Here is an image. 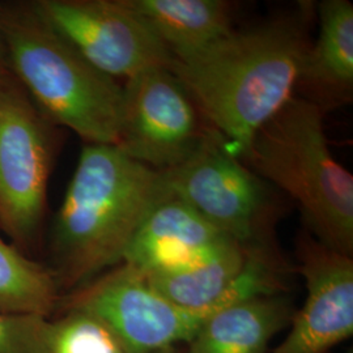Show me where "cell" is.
I'll return each instance as SVG.
<instances>
[{"label":"cell","instance_id":"6da1fadb","mask_svg":"<svg viewBox=\"0 0 353 353\" xmlns=\"http://www.w3.org/2000/svg\"><path fill=\"white\" fill-rule=\"evenodd\" d=\"M314 6L246 30H233L189 59H173L168 70L186 89L207 125L241 157L258 130L296 94L309 50Z\"/></svg>","mask_w":353,"mask_h":353},{"label":"cell","instance_id":"7a4b0ae2","mask_svg":"<svg viewBox=\"0 0 353 353\" xmlns=\"http://www.w3.org/2000/svg\"><path fill=\"white\" fill-rule=\"evenodd\" d=\"M168 195L163 172L115 145L85 144L51 233V272L59 290L72 292L121 265L144 220Z\"/></svg>","mask_w":353,"mask_h":353},{"label":"cell","instance_id":"3957f363","mask_svg":"<svg viewBox=\"0 0 353 353\" xmlns=\"http://www.w3.org/2000/svg\"><path fill=\"white\" fill-rule=\"evenodd\" d=\"M12 75L38 110L85 144L115 145L123 87L57 33L30 3L0 4Z\"/></svg>","mask_w":353,"mask_h":353},{"label":"cell","instance_id":"277c9868","mask_svg":"<svg viewBox=\"0 0 353 353\" xmlns=\"http://www.w3.org/2000/svg\"><path fill=\"white\" fill-rule=\"evenodd\" d=\"M323 117L294 94L258 130L240 160L299 204L316 240L352 256L353 176L330 151Z\"/></svg>","mask_w":353,"mask_h":353},{"label":"cell","instance_id":"5b68a950","mask_svg":"<svg viewBox=\"0 0 353 353\" xmlns=\"http://www.w3.org/2000/svg\"><path fill=\"white\" fill-rule=\"evenodd\" d=\"M163 176L172 196L242 246L271 240L276 214L272 192L214 128L188 160Z\"/></svg>","mask_w":353,"mask_h":353},{"label":"cell","instance_id":"8992f818","mask_svg":"<svg viewBox=\"0 0 353 353\" xmlns=\"http://www.w3.org/2000/svg\"><path fill=\"white\" fill-rule=\"evenodd\" d=\"M63 306L101 321L127 353L176 350L188 344L208 318L170 303L141 271L125 263L70 292Z\"/></svg>","mask_w":353,"mask_h":353},{"label":"cell","instance_id":"52a82bcc","mask_svg":"<svg viewBox=\"0 0 353 353\" xmlns=\"http://www.w3.org/2000/svg\"><path fill=\"white\" fill-rule=\"evenodd\" d=\"M45 117L14 77L0 83V228L19 245L46 208L51 150Z\"/></svg>","mask_w":353,"mask_h":353},{"label":"cell","instance_id":"ba28073f","mask_svg":"<svg viewBox=\"0 0 353 353\" xmlns=\"http://www.w3.org/2000/svg\"><path fill=\"white\" fill-rule=\"evenodd\" d=\"M38 14L103 74L130 79L173 57L127 0H37Z\"/></svg>","mask_w":353,"mask_h":353},{"label":"cell","instance_id":"9c48e42d","mask_svg":"<svg viewBox=\"0 0 353 353\" xmlns=\"http://www.w3.org/2000/svg\"><path fill=\"white\" fill-rule=\"evenodd\" d=\"M179 80L166 67L127 79L115 147L130 159L159 172L188 160L208 125Z\"/></svg>","mask_w":353,"mask_h":353},{"label":"cell","instance_id":"30bf717a","mask_svg":"<svg viewBox=\"0 0 353 353\" xmlns=\"http://www.w3.org/2000/svg\"><path fill=\"white\" fill-rule=\"evenodd\" d=\"M297 255L306 300L274 353H330L353 334L352 256L330 249L309 233L300 236Z\"/></svg>","mask_w":353,"mask_h":353},{"label":"cell","instance_id":"8fae6325","mask_svg":"<svg viewBox=\"0 0 353 353\" xmlns=\"http://www.w3.org/2000/svg\"><path fill=\"white\" fill-rule=\"evenodd\" d=\"M228 239L186 203L169 194L144 220L122 263L143 274L174 270L198 261Z\"/></svg>","mask_w":353,"mask_h":353},{"label":"cell","instance_id":"7c38bea8","mask_svg":"<svg viewBox=\"0 0 353 353\" xmlns=\"http://www.w3.org/2000/svg\"><path fill=\"white\" fill-rule=\"evenodd\" d=\"M318 16V37L303 58L296 92L326 114L353 99V4L323 0Z\"/></svg>","mask_w":353,"mask_h":353},{"label":"cell","instance_id":"4fadbf2b","mask_svg":"<svg viewBox=\"0 0 353 353\" xmlns=\"http://www.w3.org/2000/svg\"><path fill=\"white\" fill-rule=\"evenodd\" d=\"M173 59L183 61L234 30L233 7L224 0H127Z\"/></svg>","mask_w":353,"mask_h":353},{"label":"cell","instance_id":"5bb4252c","mask_svg":"<svg viewBox=\"0 0 353 353\" xmlns=\"http://www.w3.org/2000/svg\"><path fill=\"white\" fill-rule=\"evenodd\" d=\"M293 314L284 294L233 303L207 318L188 343L186 353H267Z\"/></svg>","mask_w":353,"mask_h":353},{"label":"cell","instance_id":"9a60e30c","mask_svg":"<svg viewBox=\"0 0 353 353\" xmlns=\"http://www.w3.org/2000/svg\"><path fill=\"white\" fill-rule=\"evenodd\" d=\"M246 250L228 239L188 265L144 274L152 288L176 306L208 316L230 306L228 293L240 276Z\"/></svg>","mask_w":353,"mask_h":353},{"label":"cell","instance_id":"2e32d148","mask_svg":"<svg viewBox=\"0 0 353 353\" xmlns=\"http://www.w3.org/2000/svg\"><path fill=\"white\" fill-rule=\"evenodd\" d=\"M58 303L59 287L50 268L28 258L0 234V312L49 318Z\"/></svg>","mask_w":353,"mask_h":353},{"label":"cell","instance_id":"e0dca14e","mask_svg":"<svg viewBox=\"0 0 353 353\" xmlns=\"http://www.w3.org/2000/svg\"><path fill=\"white\" fill-rule=\"evenodd\" d=\"M49 339L52 353H127L101 321L77 310L50 321Z\"/></svg>","mask_w":353,"mask_h":353},{"label":"cell","instance_id":"ac0fdd59","mask_svg":"<svg viewBox=\"0 0 353 353\" xmlns=\"http://www.w3.org/2000/svg\"><path fill=\"white\" fill-rule=\"evenodd\" d=\"M50 319L0 312V353H52Z\"/></svg>","mask_w":353,"mask_h":353},{"label":"cell","instance_id":"d6986e66","mask_svg":"<svg viewBox=\"0 0 353 353\" xmlns=\"http://www.w3.org/2000/svg\"><path fill=\"white\" fill-rule=\"evenodd\" d=\"M12 71L8 63V55H7V49L3 38V30H1V24H0V83L6 81L7 79L12 77Z\"/></svg>","mask_w":353,"mask_h":353},{"label":"cell","instance_id":"ffe728a7","mask_svg":"<svg viewBox=\"0 0 353 353\" xmlns=\"http://www.w3.org/2000/svg\"><path fill=\"white\" fill-rule=\"evenodd\" d=\"M160 353H176V350H170V351H165V352H160Z\"/></svg>","mask_w":353,"mask_h":353}]
</instances>
